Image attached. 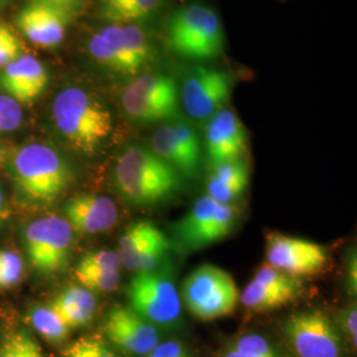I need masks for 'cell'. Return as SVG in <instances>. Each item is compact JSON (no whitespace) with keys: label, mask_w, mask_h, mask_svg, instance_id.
Wrapping results in <instances>:
<instances>
[{"label":"cell","mask_w":357,"mask_h":357,"mask_svg":"<svg viewBox=\"0 0 357 357\" xmlns=\"http://www.w3.org/2000/svg\"><path fill=\"white\" fill-rule=\"evenodd\" d=\"M23 107L10 96L0 93V134L13 132L23 123Z\"/></svg>","instance_id":"836d02e7"},{"label":"cell","mask_w":357,"mask_h":357,"mask_svg":"<svg viewBox=\"0 0 357 357\" xmlns=\"http://www.w3.org/2000/svg\"><path fill=\"white\" fill-rule=\"evenodd\" d=\"M347 290L349 295L356 296L357 291V261L355 248L348 253L347 257Z\"/></svg>","instance_id":"74e56055"},{"label":"cell","mask_w":357,"mask_h":357,"mask_svg":"<svg viewBox=\"0 0 357 357\" xmlns=\"http://www.w3.org/2000/svg\"><path fill=\"white\" fill-rule=\"evenodd\" d=\"M153 355L158 357H191L185 345L178 340H162L153 348Z\"/></svg>","instance_id":"8d00e7d4"},{"label":"cell","mask_w":357,"mask_h":357,"mask_svg":"<svg viewBox=\"0 0 357 357\" xmlns=\"http://www.w3.org/2000/svg\"><path fill=\"white\" fill-rule=\"evenodd\" d=\"M52 119L60 135L78 153H96L113 130L110 110L88 90L69 86L52 103Z\"/></svg>","instance_id":"7a4b0ae2"},{"label":"cell","mask_w":357,"mask_h":357,"mask_svg":"<svg viewBox=\"0 0 357 357\" xmlns=\"http://www.w3.org/2000/svg\"><path fill=\"white\" fill-rule=\"evenodd\" d=\"M50 84V73L40 60L20 54L0 70V90L20 105L36 101Z\"/></svg>","instance_id":"2e32d148"},{"label":"cell","mask_w":357,"mask_h":357,"mask_svg":"<svg viewBox=\"0 0 357 357\" xmlns=\"http://www.w3.org/2000/svg\"><path fill=\"white\" fill-rule=\"evenodd\" d=\"M168 50L181 59L209 61L225 48V31L218 13L203 3H190L172 13L167 24Z\"/></svg>","instance_id":"277c9868"},{"label":"cell","mask_w":357,"mask_h":357,"mask_svg":"<svg viewBox=\"0 0 357 357\" xmlns=\"http://www.w3.org/2000/svg\"><path fill=\"white\" fill-rule=\"evenodd\" d=\"M128 307L159 330H171L181 320V298L172 266L163 264L138 271L126 287Z\"/></svg>","instance_id":"5b68a950"},{"label":"cell","mask_w":357,"mask_h":357,"mask_svg":"<svg viewBox=\"0 0 357 357\" xmlns=\"http://www.w3.org/2000/svg\"><path fill=\"white\" fill-rule=\"evenodd\" d=\"M180 298L193 318L213 321L229 317L236 311L240 291L227 270L204 264L184 280Z\"/></svg>","instance_id":"52a82bcc"},{"label":"cell","mask_w":357,"mask_h":357,"mask_svg":"<svg viewBox=\"0 0 357 357\" xmlns=\"http://www.w3.org/2000/svg\"><path fill=\"white\" fill-rule=\"evenodd\" d=\"M296 298L291 294L282 293L278 290L270 289L265 284H261L255 280L249 282L243 293L240 294V302L248 310L264 314L280 310L282 307L287 306L294 302Z\"/></svg>","instance_id":"cb8c5ba5"},{"label":"cell","mask_w":357,"mask_h":357,"mask_svg":"<svg viewBox=\"0 0 357 357\" xmlns=\"http://www.w3.org/2000/svg\"><path fill=\"white\" fill-rule=\"evenodd\" d=\"M265 249L268 266L296 278L320 274L330 264L326 246L278 231L266 234Z\"/></svg>","instance_id":"7c38bea8"},{"label":"cell","mask_w":357,"mask_h":357,"mask_svg":"<svg viewBox=\"0 0 357 357\" xmlns=\"http://www.w3.org/2000/svg\"><path fill=\"white\" fill-rule=\"evenodd\" d=\"M90 54L96 61L112 70L119 76L131 77L132 73L128 68V63L114 45L103 36L102 33H96L89 40Z\"/></svg>","instance_id":"484cf974"},{"label":"cell","mask_w":357,"mask_h":357,"mask_svg":"<svg viewBox=\"0 0 357 357\" xmlns=\"http://www.w3.org/2000/svg\"><path fill=\"white\" fill-rule=\"evenodd\" d=\"M53 308L72 328H82L91 323L97 310V299L94 293L81 284L66 287L51 302Z\"/></svg>","instance_id":"7402d4cb"},{"label":"cell","mask_w":357,"mask_h":357,"mask_svg":"<svg viewBox=\"0 0 357 357\" xmlns=\"http://www.w3.org/2000/svg\"><path fill=\"white\" fill-rule=\"evenodd\" d=\"M165 0H130L123 7L105 17L113 24H134L158 11Z\"/></svg>","instance_id":"f1b7e54d"},{"label":"cell","mask_w":357,"mask_h":357,"mask_svg":"<svg viewBox=\"0 0 357 357\" xmlns=\"http://www.w3.org/2000/svg\"><path fill=\"white\" fill-rule=\"evenodd\" d=\"M81 1L82 0H29V3H38V4H47L51 7H56L72 16L81 6Z\"/></svg>","instance_id":"f35d334b"},{"label":"cell","mask_w":357,"mask_h":357,"mask_svg":"<svg viewBox=\"0 0 357 357\" xmlns=\"http://www.w3.org/2000/svg\"><path fill=\"white\" fill-rule=\"evenodd\" d=\"M253 280L261 284L268 286L270 289L278 290L282 293L291 294L295 298H299V295L303 291V282L301 278L282 273L277 268L268 266V264L262 265L257 270Z\"/></svg>","instance_id":"83f0119b"},{"label":"cell","mask_w":357,"mask_h":357,"mask_svg":"<svg viewBox=\"0 0 357 357\" xmlns=\"http://www.w3.org/2000/svg\"><path fill=\"white\" fill-rule=\"evenodd\" d=\"M115 190L132 206L165 204L183 190L184 178L151 149L130 146L114 167Z\"/></svg>","instance_id":"6da1fadb"},{"label":"cell","mask_w":357,"mask_h":357,"mask_svg":"<svg viewBox=\"0 0 357 357\" xmlns=\"http://www.w3.org/2000/svg\"><path fill=\"white\" fill-rule=\"evenodd\" d=\"M174 248L171 237L150 220H138L122 233L116 253L122 268L138 273L166 264V257Z\"/></svg>","instance_id":"5bb4252c"},{"label":"cell","mask_w":357,"mask_h":357,"mask_svg":"<svg viewBox=\"0 0 357 357\" xmlns=\"http://www.w3.org/2000/svg\"><path fill=\"white\" fill-rule=\"evenodd\" d=\"M0 357H47L38 340L24 327H13L0 335Z\"/></svg>","instance_id":"d4e9b609"},{"label":"cell","mask_w":357,"mask_h":357,"mask_svg":"<svg viewBox=\"0 0 357 357\" xmlns=\"http://www.w3.org/2000/svg\"><path fill=\"white\" fill-rule=\"evenodd\" d=\"M241 211L234 204H221L204 195L191 209L172 224L175 248L181 252H197L225 240L236 229Z\"/></svg>","instance_id":"8992f818"},{"label":"cell","mask_w":357,"mask_h":357,"mask_svg":"<svg viewBox=\"0 0 357 357\" xmlns=\"http://www.w3.org/2000/svg\"><path fill=\"white\" fill-rule=\"evenodd\" d=\"M151 150L168 166L172 167L184 180L197 176L202 156L192 153L176 137L171 122L156 128L151 137Z\"/></svg>","instance_id":"ffe728a7"},{"label":"cell","mask_w":357,"mask_h":357,"mask_svg":"<svg viewBox=\"0 0 357 357\" xmlns=\"http://www.w3.org/2000/svg\"><path fill=\"white\" fill-rule=\"evenodd\" d=\"M24 275V262L13 250H0V290L13 289Z\"/></svg>","instance_id":"1f68e13d"},{"label":"cell","mask_w":357,"mask_h":357,"mask_svg":"<svg viewBox=\"0 0 357 357\" xmlns=\"http://www.w3.org/2000/svg\"><path fill=\"white\" fill-rule=\"evenodd\" d=\"M77 281L91 293H112L121 283V271L115 270H76Z\"/></svg>","instance_id":"f546056e"},{"label":"cell","mask_w":357,"mask_h":357,"mask_svg":"<svg viewBox=\"0 0 357 357\" xmlns=\"http://www.w3.org/2000/svg\"><path fill=\"white\" fill-rule=\"evenodd\" d=\"M121 258L114 250H94L84 255L76 270H115L121 271Z\"/></svg>","instance_id":"d6a6232c"},{"label":"cell","mask_w":357,"mask_h":357,"mask_svg":"<svg viewBox=\"0 0 357 357\" xmlns=\"http://www.w3.org/2000/svg\"><path fill=\"white\" fill-rule=\"evenodd\" d=\"M72 15L47 4L29 3L16 15V26L31 43L53 48L64 40Z\"/></svg>","instance_id":"e0dca14e"},{"label":"cell","mask_w":357,"mask_h":357,"mask_svg":"<svg viewBox=\"0 0 357 357\" xmlns=\"http://www.w3.org/2000/svg\"><path fill=\"white\" fill-rule=\"evenodd\" d=\"M23 54L20 38L11 26L0 22V70Z\"/></svg>","instance_id":"e575fe53"},{"label":"cell","mask_w":357,"mask_h":357,"mask_svg":"<svg viewBox=\"0 0 357 357\" xmlns=\"http://www.w3.org/2000/svg\"><path fill=\"white\" fill-rule=\"evenodd\" d=\"M26 321L45 342L51 344H63L72 332V328L65 323L51 303L32 307L26 314Z\"/></svg>","instance_id":"603a6c76"},{"label":"cell","mask_w":357,"mask_h":357,"mask_svg":"<svg viewBox=\"0 0 357 357\" xmlns=\"http://www.w3.org/2000/svg\"><path fill=\"white\" fill-rule=\"evenodd\" d=\"M229 347L248 357H283L277 347L259 333H243L236 337Z\"/></svg>","instance_id":"4dcf8cb0"},{"label":"cell","mask_w":357,"mask_h":357,"mask_svg":"<svg viewBox=\"0 0 357 357\" xmlns=\"http://www.w3.org/2000/svg\"><path fill=\"white\" fill-rule=\"evenodd\" d=\"M105 340L121 355L146 357L163 340L165 333L141 318L128 306L115 305L109 310L102 323Z\"/></svg>","instance_id":"4fadbf2b"},{"label":"cell","mask_w":357,"mask_h":357,"mask_svg":"<svg viewBox=\"0 0 357 357\" xmlns=\"http://www.w3.org/2000/svg\"><path fill=\"white\" fill-rule=\"evenodd\" d=\"M107 38L122 54L128 68L135 76L153 59V47L141 26L135 24H109L101 29Z\"/></svg>","instance_id":"d6986e66"},{"label":"cell","mask_w":357,"mask_h":357,"mask_svg":"<svg viewBox=\"0 0 357 357\" xmlns=\"http://www.w3.org/2000/svg\"><path fill=\"white\" fill-rule=\"evenodd\" d=\"M221 357H248L243 355V354H240V352H237L236 349H233V348H225V351L221 354Z\"/></svg>","instance_id":"b9f144b4"},{"label":"cell","mask_w":357,"mask_h":357,"mask_svg":"<svg viewBox=\"0 0 357 357\" xmlns=\"http://www.w3.org/2000/svg\"><path fill=\"white\" fill-rule=\"evenodd\" d=\"M335 323L342 333L349 349L356 351L357 345V308L356 302L349 303L342 308L336 317Z\"/></svg>","instance_id":"d590c367"},{"label":"cell","mask_w":357,"mask_h":357,"mask_svg":"<svg viewBox=\"0 0 357 357\" xmlns=\"http://www.w3.org/2000/svg\"><path fill=\"white\" fill-rule=\"evenodd\" d=\"M64 218L72 229L82 234H100L114 228L118 208L110 197L77 195L64 205Z\"/></svg>","instance_id":"ac0fdd59"},{"label":"cell","mask_w":357,"mask_h":357,"mask_svg":"<svg viewBox=\"0 0 357 357\" xmlns=\"http://www.w3.org/2000/svg\"><path fill=\"white\" fill-rule=\"evenodd\" d=\"M205 153L213 167L243 158L248 149V132L241 119L230 109H221L206 121Z\"/></svg>","instance_id":"9a60e30c"},{"label":"cell","mask_w":357,"mask_h":357,"mask_svg":"<svg viewBox=\"0 0 357 357\" xmlns=\"http://www.w3.org/2000/svg\"><path fill=\"white\" fill-rule=\"evenodd\" d=\"M121 103L132 122L168 123L178 119V85L172 77L163 73L139 75L122 91Z\"/></svg>","instance_id":"ba28073f"},{"label":"cell","mask_w":357,"mask_h":357,"mask_svg":"<svg viewBox=\"0 0 357 357\" xmlns=\"http://www.w3.org/2000/svg\"><path fill=\"white\" fill-rule=\"evenodd\" d=\"M146 357H158V356H155V355H153V352H151V354H149V355H147V356Z\"/></svg>","instance_id":"f6af8a7d"},{"label":"cell","mask_w":357,"mask_h":357,"mask_svg":"<svg viewBox=\"0 0 357 357\" xmlns=\"http://www.w3.org/2000/svg\"><path fill=\"white\" fill-rule=\"evenodd\" d=\"M75 230L64 217L45 216L31 221L23 233L26 257L45 275L63 271L70 259Z\"/></svg>","instance_id":"30bf717a"},{"label":"cell","mask_w":357,"mask_h":357,"mask_svg":"<svg viewBox=\"0 0 357 357\" xmlns=\"http://www.w3.org/2000/svg\"><path fill=\"white\" fill-rule=\"evenodd\" d=\"M6 162V153H4V150H3V147L0 146V166L3 165Z\"/></svg>","instance_id":"7bdbcfd3"},{"label":"cell","mask_w":357,"mask_h":357,"mask_svg":"<svg viewBox=\"0 0 357 357\" xmlns=\"http://www.w3.org/2000/svg\"><path fill=\"white\" fill-rule=\"evenodd\" d=\"M281 328L296 357H345L348 345L335 320L321 310L295 312Z\"/></svg>","instance_id":"9c48e42d"},{"label":"cell","mask_w":357,"mask_h":357,"mask_svg":"<svg viewBox=\"0 0 357 357\" xmlns=\"http://www.w3.org/2000/svg\"><path fill=\"white\" fill-rule=\"evenodd\" d=\"M234 78L224 69L195 66L184 77L180 101L185 113L197 122H206L228 103Z\"/></svg>","instance_id":"8fae6325"},{"label":"cell","mask_w":357,"mask_h":357,"mask_svg":"<svg viewBox=\"0 0 357 357\" xmlns=\"http://www.w3.org/2000/svg\"><path fill=\"white\" fill-rule=\"evenodd\" d=\"M16 191L32 204H51L73 181L64 156L45 143L20 146L8 163Z\"/></svg>","instance_id":"3957f363"},{"label":"cell","mask_w":357,"mask_h":357,"mask_svg":"<svg viewBox=\"0 0 357 357\" xmlns=\"http://www.w3.org/2000/svg\"><path fill=\"white\" fill-rule=\"evenodd\" d=\"M61 357H122V355L101 336L86 335L68 345Z\"/></svg>","instance_id":"4316f807"},{"label":"cell","mask_w":357,"mask_h":357,"mask_svg":"<svg viewBox=\"0 0 357 357\" xmlns=\"http://www.w3.org/2000/svg\"><path fill=\"white\" fill-rule=\"evenodd\" d=\"M130 0H101L102 3V11L103 15H109V13H113L115 10L123 7L125 4H128Z\"/></svg>","instance_id":"ab89813d"},{"label":"cell","mask_w":357,"mask_h":357,"mask_svg":"<svg viewBox=\"0 0 357 357\" xmlns=\"http://www.w3.org/2000/svg\"><path fill=\"white\" fill-rule=\"evenodd\" d=\"M7 217V203H6V195L3 188L0 187V225L4 222Z\"/></svg>","instance_id":"60d3db41"},{"label":"cell","mask_w":357,"mask_h":357,"mask_svg":"<svg viewBox=\"0 0 357 357\" xmlns=\"http://www.w3.org/2000/svg\"><path fill=\"white\" fill-rule=\"evenodd\" d=\"M249 187V166L241 158L212 168L206 181V195L221 204H234Z\"/></svg>","instance_id":"44dd1931"},{"label":"cell","mask_w":357,"mask_h":357,"mask_svg":"<svg viewBox=\"0 0 357 357\" xmlns=\"http://www.w3.org/2000/svg\"><path fill=\"white\" fill-rule=\"evenodd\" d=\"M6 1H7V0H0V8L4 6V3H6Z\"/></svg>","instance_id":"ee69618b"}]
</instances>
